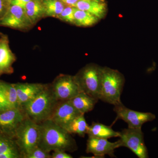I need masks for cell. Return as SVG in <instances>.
Segmentation results:
<instances>
[{"mask_svg":"<svg viewBox=\"0 0 158 158\" xmlns=\"http://www.w3.org/2000/svg\"><path fill=\"white\" fill-rule=\"evenodd\" d=\"M45 16L57 18L65 9V4L60 0H44Z\"/></svg>","mask_w":158,"mask_h":158,"instance_id":"obj_23","label":"cell"},{"mask_svg":"<svg viewBox=\"0 0 158 158\" xmlns=\"http://www.w3.org/2000/svg\"><path fill=\"white\" fill-rule=\"evenodd\" d=\"M81 113L73 106L70 100L61 101L57 103L50 119L65 129L71 122Z\"/></svg>","mask_w":158,"mask_h":158,"instance_id":"obj_11","label":"cell"},{"mask_svg":"<svg viewBox=\"0 0 158 158\" xmlns=\"http://www.w3.org/2000/svg\"><path fill=\"white\" fill-rule=\"evenodd\" d=\"M102 69V67L97 64L90 63L85 65L74 76L81 92L98 99Z\"/></svg>","mask_w":158,"mask_h":158,"instance_id":"obj_5","label":"cell"},{"mask_svg":"<svg viewBox=\"0 0 158 158\" xmlns=\"http://www.w3.org/2000/svg\"><path fill=\"white\" fill-rule=\"evenodd\" d=\"M125 81L124 76L118 70L102 67L99 100L114 106L122 104L120 98Z\"/></svg>","mask_w":158,"mask_h":158,"instance_id":"obj_3","label":"cell"},{"mask_svg":"<svg viewBox=\"0 0 158 158\" xmlns=\"http://www.w3.org/2000/svg\"><path fill=\"white\" fill-rule=\"evenodd\" d=\"M73 156L66 152L62 150L54 151L52 155V158H72Z\"/></svg>","mask_w":158,"mask_h":158,"instance_id":"obj_27","label":"cell"},{"mask_svg":"<svg viewBox=\"0 0 158 158\" xmlns=\"http://www.w3.org/2000/svg\"><path fill=\"white\" fill-rule=\"evenodd\" d=\"M120 147L119 141L111 142L108 139L88 137L87 140L86 152L93 154L98 158L104 157L109 155L113 157L114 151Z\"/></svg>","mask_w":158,"mask_h":158,"instance_id":"obj_12","label":"cell"},{"mask_svg":"<svg viewBox=\"0 0 158 158\" xmlns=\"http://www.w3.org/2000/svg\"><path fill=\"white\" fill-rule=\"evenodd\" d=\"M31 0H9V4L11 5H15L22 7L24 9L27 3Z\"/></svg>","mask_w":158,"mask_h":158,"instance_id":"obj_28","label":"cell"},{"mask_svg":"<svg viewBox=\"0 0 158 158\" xmlns=\"http://www.w3.org/2000/svg\"><path fill=\"white\" fill-rule=\"evenodd\" d=\"M33 25L24 9L15 5H9L6 13L0 19V26L16 30H28Z\"/></svg>","mask_w":158,"mask_h":158,"instance_id":"obj_8","label":"cell"},{"mask_svg":"<svg viewBox=\"0 0 158 158\" xmlns=\"http://www.w3.org/2000/svg\"><path fill=\"white\" fill-rule=\"evenodd\" d=\"M74 25L78 27H91L96 24L100 20L88 11L80 10L76 7L74 8Z\"/></svg>","mask_w":158,"mask_h":158,"instance_id":"obj_21","label":"cell"},{"mask_svg":"<svg viewBox=\"0 0 158 158\" xmlns=\"http://www.w3.org/2000/svg\"><path fill=\"white\" fill-rule=\"evenodd\" d=\"M83 1H95V2H105V0H83Z\"/></svg>","mask_w":158,"mask_h":158,"instance_id":"obj_31","label":"cell"},{"mask_svg":"<svg viewBox=\"0 0 158 158\" xmlns=\"http://www.w3.org/2000/svg\"><path fill=\"white\" fill-rule=\"evenodd\" d=\"M40 128V147L47 152L62 150L73 152L77 150L75 140L65 129L51 119L39 123Z\"/></svg>","mask_w":158,"mask_h":158,"instance_id":"obj_1","label":"cell"},{"mask_svg":"<svg viewBox=\"0 0 158 158\" xmlns=\"http://www.w3.org/2000/svg\"><path fill=\"white\" fill-rule=\"evenodd\" d=\"M58 102L51 86L45 85L40 93L21 108L26 116L39 123L50 118Z\"/></svg>","mask_w":158,"mask_h":158,"instance_id":"obj_2","label":"cell"},{"mask_svg":"<svg viewBox=\"0 0 158 158\" xmlns=\"http://www.w3.org/2000/svg\"><path fill=\"white\" fill-rule=\"evenodd\" d=\"M120 147L131 150L139 158H148V152L144 143V134L141 128L128 127L119 132Z\"/></svg>","mask_w":158,"mask_h":158,"instance_id":"obj_6","label":"cell"},{"mask_svg":"<svg viewBox=\"0 0 158 158\" xmlns=\"http://www.w3.org/2000/svg\"><path fill=\"white\" fill-rule=\"evenodd\" d=\"M40 137L39 123L26 116L16 129L14 137L22 158L38 146Z\"/></svg>","mask_w":158,"mask_h":158,"instance_id":"obj_4","label":"cell"},{"mask_svg":"<svg viewBox=\"0 0 158 158\" xmlns=\"http://www.w3.org/2000/svg\"><path fill=\"white\" fill-rule=\"evenodd\" d=\"M84 115L81 114L74 118L65 129L71 134H77L80 137H85L89 125L87 123Z\"/></svg>","mask_w":158,"mask_h":158,"instance_id":"obj_20","label":"cell"},{"mask_svg":"<svg viewBox=\"0 0 158 158\" xmlns=\"http://www.w3.org/2000/svg\"><path fill=\"white\" fill-rule=\"evenodd\" d=\"M10 109L12 108H11L2 92L0 90V112Z\"/></svg>","mask_w":158,"mask_h":158,"instance_id":"obj_26","label":"cell"},{"mask_svg":"<svg viewBox=\"0 0 158 158\" xmlns=\"http://www.w3.org/2000/svg\"><path fill=\"white\" fill-rule=\"evenodd\" d=\"M51 87L59 101L69 100L81 92L74 76L69 75H59Z\"/></svg>","mask_w":158,"mask_h":158,"instance_id":"obj_7","label":"cell"},{"mask_svg":"<svg viewBox=\"0 0 158 158\" xmlns=\"http://www.w3.org/2000/svg\"><path fill=\"white\" fill-rule=\"evenodd\" d=\"M74 7L80 10L88 11L100 19H103L107 12L106 4L102 2L80 0Z\"/></svg>","mask_w":158,"mask_h":158,"instance_id":"obj_17","label":"cell"},{"mask_svg":"<svg viewBox=\"0 0 158 158\" xmlns=\"http://www.w3.org/2000/svg\"><path fill=\"white\" fill-rule=\"evenodd\" d=\"M0 90L2 92L11 108H20L17 91L14 84L0 81Z\"/></svg>","mask_w":158,"mask_h":158,"instance_id":"obj_22","label":"cell"},{"mask_svg":"<svg viewBox=\"0 0 158 158\" xmlns=\"http://www.w3.org/2000/svg\"><path fill=\"white\" fill-rule=\"evenodd\" d=\"M8 36L2 34L0 37V76L10 74L14 71L13 64L16 61V57L12 52Z\"/></svg>","mask_w":158,"mask_h":158,"instance_id":"obj_13","label":"cell"},{"mask_svg":"<svg viewBox=\"0 0 158 158\" xmlns=\"http://www.w3.org/2000/svg\"><path fill=\"white\" fill-rule=\"evenodd\" d=\"M75 7L68 6L65 7L62 12L59 15L57 19L61 20L65 22L74 24Z\"/></svg>","mask_w":158,"mask_h":158,"instance_id":"obj_24","label":"cell"},{"mask_svg":"<svg viewBox=\"0 0 158 158\" xmlns=\"http://www.w3.org/2000/svg\"><path fill=\"white\" fill-rule=\"evenodd\" d=\"M73 106L81 114L92 111L99 100L85 93L80 92L69 100Z\"/></svg>","mask_w":158,"mask_h":158,"instance_id":"obj_16","label":"cell"},{"mask_svg":"<svg viewBox=\"0 0 158 158\" xmlns=\"http://www.w3.org/2000/svg\"><path fill=\"white\" fill-rule=\"evenodd\" d=\"M22 158V155L13 138L0 132V158Z\"/></svg>","mask_w":158,"mask_h":158,"instance_id":"obj_15","label":"cell"},{"mask_svg":"<svg viewBox=\"0 0 158 158\" xmlns=\"http://www.w3.org/2000/svg\"><path fill=\"white\" fill-rule=\"evenodd\" d=\"M114 112L116 113L117 119H120L127 123L129 128H141L148 122L152 121L156 116L150 113H143L128 109L123 104L114 106Z\"/></svg>","mask_w":158,"mask_h":158,"instance_id":"obj_9","label":"cell"},{"mask_svg":"<svg viewBox=\"0 0 158 158\" xmlns=\"http://www.w3.org/2000/svg\"><path fill=\"white\" fill-rule=\"evenodd\" d=\"M26 117L21 108L0 112V132L14 138L16 129Z\"/></svg>","mask_w":158,"mask_h":158,"instance_id":"obj_10","label":"cell"},{"mask_svg":"<svg viewBox=\"0 0 158 158\" xmlns=\"http://www.w3.org/2000/svg\"><path fill=\"white\" fill-rule=\"evenodd\" d=\"M23 158H52V155L42 148L37 146L31 152L24 156Z\"/></svg>","mask_w":158,"mask_h":158,"instance_id":"obj_25","label":"cell"},{"mask_svg":"<svg viewBox=\"0 0 158 158\" xmlns=\"http://www.w3.org/2000/svg\"><path fill=\"white\" fill-rule=\"evenodd\" d=\"M10 5L9 3H6V0H0V19L6 13L8 7Z\"/></svg>","mask_w":158,"mask_h":158,"instance_id":"obj_29","label":"cell"},{"mask_svg":"<svg viewBox=\"0 0 158 158\" xmlns=\"http://www.w3.org/2000/svg\"><path fill=\"white\" fill-rule=\"evenodd\" d=\"M14 85L17 91L20 108L34 98L45 86L38 83H19Z\"/></svg>","mask_w":158,"mask_h":158,"instance_id":"obj_14","label":"cell"},{"mask_svg":"<svg viewBox=\"0 0 158 158\" xmlns=\"http://www.w3.org/2000/svg\"><path fill=\"white\" fill-rule=\"evenodd\" d=\"M87 134L88 137L106 139L119 137L120 135L119 132L114 131L111 126L96 122H93L89 126Z\"/></svg>","mask_w":158,"mask_h":158,"instance_id":"obj_18","label":"cell"},{"mask_svg":"<svg viewBox=\"0 0 158 158\" xmlns=\"http://www.w3.org/2000/svg\"><path fill=\"white\" fill-rule=\"evenodd\" d=\"M24 10L34 25L39 20L45 16L43 4L40 0H31L27 3Z\"/></svg>","mask_w":158,"mask_h":158,"instance_id":"obj_19","label":"cell"},{"mask_svg":"<svg viewBox=\"0 0 158 158\" xmlns=\"http://www.w3.org/2000/svg\"><path fill=\"white\" fill-rule=\"evenodd\" d=\"M79 1L80 0H61L64 4L74 7Z\"/></svg>","mask_w":158,"mask_h":158,"instance_id":"obj_30","label":"cell"}]
</instances>
